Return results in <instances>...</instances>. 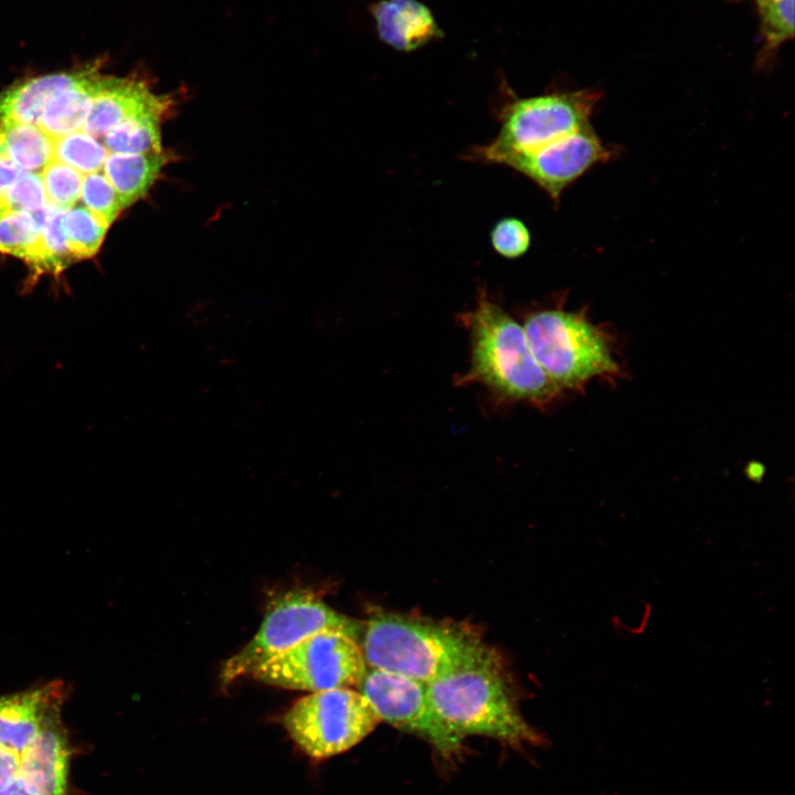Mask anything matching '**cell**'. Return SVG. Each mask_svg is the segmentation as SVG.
<instances>
[{
	"mask_svg": "<svg viewBox=\"0 0 795 795\" xmlns=\"http://www.w3.org/2000/svg\"><path fill=\"white\" fill-rule=\"evenodd\" d=\"M509 95L499 108V130L485 145L468 151V158L500 165L506 158L539 149L590 124L601 99L596 89L554 92L531 97Z\"/></svg>",
	"mask_w": 795,
	"mask_h": 795,
	"instance_id": "5",
	"label": "cell"
},
{
	"mask_svg": "<svg viewBox=\"0 0 795 795\" xmlns=\"http://www.w3.org/2000/svg\"><path fill=\"white\" fill-rule=\"evenodd\" d=\"M61 225L68 250L76 259L93 256L108 229L82 205L64 211Z\"/></svg>",
	"mask_w": 795,
	"mask_h": 795,
	"instance_id": "20",
	"label": "cell"
},
{
	"mask_svg": "<svg viewBox=\"0 0 795 795\" xmlns=\"http://www.w3.org/2000/svg\"><path fill=\"white\" fill-rule=\"evenodd\" d=\"M20 773V754L0 748V784Z\"/></svg>",
	"mask_w": 795,
	"mask_h": 795,
	"instance_id": "28",
	"label": "cell"
},
{
	"mask_svg": "<svg viewBox=\"0 0 795 795\" xmlns=\"http://www.w3.org/2000/svg\"><path fill=\"white\" fill-rule=\"evenodd\" d=\"M81 200L104 225L109 226L124 210L118 194L103 171L85 174Z\"/></svg>",
	"mask_w": 795,
	"mask_h": 795,
	"instance_id": "24",
	"label": "cell"
},
{
	"mask_svg": "<svg viewBox=\"0 0 795 795\" xmlns=\"http://www.w3.org/2000/svg\"><path fill=\"white\" fill-rule=\"evenodd\" d=\"M437 714L455 732L510 744L542 743L520 714L492 649L427 683Z\"/></svg>",
	"mask_w": 795,
	"mask_h": 795,
	"instance_id": "3",
	"label": "cell"
},
{
	"mask_svg": "<svg viewBox=\"0 0 795 795\" xmlns=\"http://www.w3.org/2000/svg\"><path fill=\"white\" fill-rule=\"evenodd\" d=\"M326 630L342 632L358 639L360 625L328 606L310 591L298 590L280 595L267 607L256 635L225 661L221 680L230 683L239 677L251 675L256 667L306 637Z\"/></svg>",
	"mask_w": 795,
	"mask_h": 795,
	"instance_id": "6",
	"label": "cell"
},
{
	"mask_svg": "<svg viewBox=\"0 0 795 795\" xmlns=\"http://www.w3.org/2000/svg\"><path fill=\"white\" fill-rule=\"evenodd\" d=\"M3 152L21 170L41 172L52 160L54 138L40 127L28 124L0 123Z\"/></svg>",
	"mask_w": 795,
	"mask_h": 795,
	"instance_id": "18",
	"label": "cell"
},
{
	"mask_svg": "<svg viewBox=\"0 0 795 795\" xmlns=\"http://www.w3.org/2000/svg\"><path fill=\"white\" fill-rule=\"evenodd\" d=\"M360 646L368 667L424 683L491 649L466 624L388 612L370 617Z\"/></svg>",
	"mask_w": 795,
	"mask_h": 795,
	"instance_id": "2",
	"label": "cell"
},
{
	"mask_svg": "<svg viewBox=\"0 0 795 795\" xmlns=\"http://www.w3.org/2000/svg\"><path fill=\"white\" fill-rule=\"evenodd\" d=\"M108 153L103 144L83 130L54 140V160L72 167L82 174L102 171Z\"/></svg>",
	"mask_w": 795,
	"mask_h": 795,
	"instance_id": "21",
	"label": "cell"
},
{
	"mask_svg": "<svg viewBox=\"0 0 795 795\" xmlns=\"http://www.w3.org/2000/svg\"><path fill=\"white\" fill-rule=\"evenodd\" d=\"M468 331L469 368L457 385L478 383L497 400L545 407L561 395L532 356L522 328L485 289L474 307L459 315Z\"/></svg>",
	"mask_w": 795,
	"mask_h": 795,
	"instance_id": "1",
	"label": "cell"
},
{
	"mask_svg": "<svg viewBox=\"0 0 795 795\" xmlns=\"http://www.w3.org/2000/svg\"><path fill=\"white\" fill-rule=\"evenodd\" d=\"M68 689L61 680L0 696V748L21 754L54 717Z\"/></svg>",
	"mask_w": 795,
	"mask_h": 795,
	"instance_id": "11",
	"label": "cell"
},
{
	"mask_svg": "<svg viewBox=\"0 0 795 795\" xmlns=\"http://www.w3.org/2000/svg\"><path fill=\"white\" fill-rule=\"evenodd\" d=\"M71 744L62 714L20 754V775L38 795H67Z\"/></svg>",
	"mask_w": 795,
	"mask_h": 795,
	"instance_id": "13",
	"label": "cell"
},
{
	"mask_svg": "<svg viewBox=\"0 0 795 795\" xmlns=\"http://www.w3.org/2000/svg\"><path fill=\"white\" fill-rule=\"evenodd\" d=\"M169 151L108 153L102 171L118 194L123 209L142 199L169 165Z\"/></svg>",
	"mask_w": 795,
	"mask_h": 795,
	"instance_id": "16",
	"label": "cell"
},
{
	"mask_svg": "<svg viewBox=\"0 0 795 795\" xmlns=\"http://www.w3.org/2000/svg\"><path fill=\"white\" fill-rule=\"evenodd\" d=\"M66 71L21 80L0 93V123L38 126L46 100L64 83Z\"/></svg>",
	"mask_w": 795,
	"mask_h": 795,
	"instance_id": "17",
	"label": "cell"
},
{
	"mask_svg": "<svg viewBox=\"0 0 795 795\" xmlns=\"http://www.w3.org/2000/svg\"><path fill=\"white\" fill-rule=\"evenodd\" d=\"M522 328L536 361L561 391L582 390L595 378L615 380L622 373L610 335L584 309L531 311Z\"/></svg>",
	"mask_w": 795,
	"mask_h": 795,
	"instance_id": "4",
	"label": "cell"
},
{
	"mask_svg": "<svg viewBox=\"0 0 795 795\" xmlns=\"http://www.w3.org/2000/svg\"><path fill=\"white\" fill-rule=\"evenodd\" d=\"M45 205L46 199L41 174L39 172L22 171L9 190L7 197L8 210L35 213Z\"/></svg>",
	"mask_w": 795,
	"mask_h": 795,
	"instance_id": "26",
	"label": "cell"
},
{
	"mask_svg": "<svg viewBox=\"0 0 795 795\" xmlns=\"http://www.w3.org/2000/svg\"><path fill=\"white\" fill-rule=\"evenodd\" d=\"M357 688L381 722L425 739L443 756H453L462 750L464 736L437 714L428 696L427 683L368 667Z\"/></svg>",
	"mask_w": 795,
	"mask_h": 795,
	"instance_id": "9",
	"label": "cell"
},
{
	"mask_svg": "<svg viewBox=\"0 0 795 795\" xmlns=\"http://www.w3.org/2000/svg\"><path fill=\"white\" fill-rule=\"evenodd\" d=\"M100 62L66 71L62 86L46 100L38 127L52 138L83 128L104 73Z\"/></svg>",
	"mask_w": 795,
	"mask_h": 795,
	"instance_id": "14",
	"label": "cell"
},
{
	"mask_svg": "<svg viewBox=\"0 0 795 795\" xmlns=\"http://www.w3.org/2000/svg\"><path fill=\"white\" fill-rule=\"evenodd\" d=\"M42 225L25 211L1 213L0 252L24 258L32 267L39 256Z\"/></svg>",
	"mask_w": 795,
	"mask_h": 795,
	"instance_id": "19",
	"label": "cell"
},
{
	"mask_svg": "<svg viewBox=\"0 0 795 795\" xmlns=\"http://www.w3.org/2000/svg\"><path fill=\"white\" fill-rule=\"evenodd\" d=\"M490 242L502 257L518 258L524 255L531 244V234L528 226L517 218L499 220L490 232Z\"/></svg>",
	"mask_w": 795,
	"mask_h": 795,
	"instance_id": "25",
	"label": "cell"
},
{
	"mask_svg": "<svg viewBox=\"0 0 795 795\" xmlns=\"http://www.w3.org/2000/svg\"><path fill=\"white\" fill-rule=\"evenodd\" d=\"M0 795H38L33 792L20 773L0 784Z\"/></svg>",
	"mask_w": 795,
	"mask_h": 795,
	"instance_id": "29",
	"label": "cell"
},
{
	"mask_svg": "<svg viewBox=\"0 0 795 795\" xmlns=\"http://www.w3.org/2000/svg\"><path fill=\"white\" fill-rule=\"evenodd\" d=\"M610 157V148L589 124L539 149L510 156L500 165L530 179L558 204L569 186Z\"/></svg>",
	"mask_w": 795,
	"mask_h": 795,
	"instance_id": "10",
	"label": "cell"
},
{
	"mask_svg": "<svg viewBox=\"0 0 795 795\" xmlns=\"http://www.w3.org/2000/svg\"><path fill=\"white\" fill-rule=\"evenodd\" d=\"M367 669L358 639L342 632L326 630L306 637L251 675L267 685L314 692L357 688Z\"/></svg>",
	"mask_w": 795,
	"mask_h": 795,
	"instance_id": "8",
	"label": "cell"
},
{
	"mask_svg": "<svg viewBox=\"0 0 795 795\" xmlns=\"http://www.w3.org/2000/svg\"><path fill=\"white\" fill-rule=\"evenodd\" d=\"M17 165H14L7 156H0V214L9 211L7 208V197L11 186L22 173Z\"/></svg>",
	"mask_w": 795,
	"mask_h": 795,
	"instance_id": "27",
	"label": "cell"
},
{
	"mask_svg": "<svg viewBox=\"0 0 795 795\" xmlns=\"http://www.w3.org/2000/svg\"><path fill=\"white\" fill-rule=\"evenodd\" d=\"M380 722L367 698L351 688L314 691L297 700L283 718L290 738L314 759L350 750Z\"/></svg>",
	"mask_w": 795,
	"mask_h": 795,
	"instance_id": "7",
	"label": "cell"
},
{
	"mask_svg": "<svg viewBox=\"0 0 795 795\" xmlns=\"http://www.w3.org/2000/svg\"><path fill=\"white\" fill-rule=\"evenodd\" d=\"M378 33L399 51H413L441 35L431 10L417 0H382L372 6Z\"/></svg>",
	"mask_w": 795,
	"mask_h": 795,
	"instance_id": "15",
	"label": "cell"
},
{
	"mask_svg": "<svg viewBox=\"0 0 795 795\" xmlns=\"http://www.w3.org/2000/svg\"><path fill=\"white\" fill-rule=\"evenodd\" d=\"M46 203L66 211L81 198L84 176L72 167L52 160L41 172Z\"/></svg>",
	"mask_w": 795,
	"mask_h": 795,
	"instance_id": "23",
	"label": "cell"
},
{
	"mask_svg": "<svg viewBox=\"0 0 795 795\" xmlns=\"http://www.w3.org/2000/svg\"><path fill=\"white\" fill-rule=\"evenodd\" d=\"M64 211L49 204L47 215L41 229L40 250L33 264L35 275L60 274L76 258L70 252L62 230Z\"/></svg>",
	"mask_w": 795,
	"mask_h": 795,
	"instance_id": "22",
	"label": "cell"
},
{
	"mask_svg": "<svg viewBox=\"0 0 795 795\" xmlns=\"http://www.w3.org/2000/svg\"><path fill=\"white\" fill-rule=\"evenodd\" d=\"M174 99L170 94L155 93L142 74H104L82 130L94 138L104 137L126 118Z\"/></svg>",
	"mask_w": 795,
	"mask_h": 795,
	"instance_id": "12",
	"label": "cell"
}]
</instances>
